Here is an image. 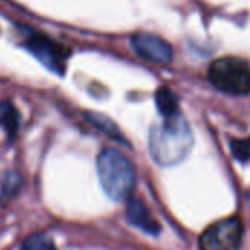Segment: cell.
I'll use <instances>...</instances> for the list:
<instances>
[{"mask_svg":"<svg viewBox=\"0 0 250 250\" xmlns=\"http://www.w3.org/2000/svg\"><path fill=\"white\" fill-rule=\"evenodd\" d=\"M230 149L233 157L240 163L250 161V138L245 139H231L230 141Z\"/></svg>","mask_w":250,"mask_h":250,"instance_id":"cell-13","label":"cell"},{"mask_svg":"<svg viewBox=\"0 0 250 250\" xmlns=\"http://www.w3.org/2000/svg\"><path fill=\"white\" fill-rule=\"evenodd\" d=\"M132 48L135 53L146 62L167 64L171 62L173 50L171 45L152 34H136L132 37Z\"/></svg>","mask_w":250,"mask_h":250,"instance_id":"cell-6","label":"cell"},{"mask_svg":"<svg viewBox=\"0 0 250 250\" xmlns=\"http://www.w3.org/2000/svg\"><path fill=\"white\" fill-rule=\"evenodd\" d=\"M211 83L231 95H246L250 92V66L239 57H221L211 63L208 70Z\"/></svg>","mask_w":250,"mask_h":250,"instance_id":"cell-3","label":"cell"},{"mask_svg":"<svg viewBox=\"0 0 250 250\" xmlns=\"http://www.w3.org/2000/svg\"><path fill=\"white\" fill-rule=\"evenodd\" d=\"M19 250H57V248L47 234L35 233L23 240Z\"/></svg>","mask_w":250,"mask_h":250,"instance_id":"cell-11","label":"cell"},{"mask_svg":"<svg viewBox=\"0 0 250 250\" xmlns=\"http://www.w3.org/2000/svg\"><path fill=\"white\" fill-rule=\"evenodd\" d=\"M126 218L136 229L145 231L151 236H158L161 233L160 223L154 218L148 207L139 198H129L126 205Z\"/></svg>","mask_w":250,"mask_h":250,"instance_id":"cell-7","label":"cell"},{"mask_svg":"<svg viewBox=\"0 0 250 250\" xmlns=\"http://www.w3.org/2000/svg\"><path fill=\"white\" fill-rule=\"evenodd\" d=\"M25 47L50 70L60 73V75L63 73L66 53L57 42H54L53 40L44 35L32 34L25 41Z\"/></svg>","mask_w":250,"mask_h":250,"instance_id":"cell-5","label":"cell"},{"mask_svg":"<svg viewBox=\"0 0 250 250\" xmlns=\"http://www.w3.org/2000/svg\"><path fill=\"white\" fill-rule=\"evenodd\" d=\"M243 231V223L239 217L220 220L202 233L201 250H240Z\"/></svg>","mask_w":250,"mask_h":250,"instance_id":"cell-4","label":"cell"},{"mask_svg":"<svg viewBox=\"0 0 250 250\" xmlns=\"http://www.w3.org/2000/svg\"><path fill=\"white\" fill-rule=\"evenodd\" d=\"M155 103H157V107L160 110V113L164 116V117H171L179 111V101H177V97L174 95V92L167 88V86H161L157 94H155Z\"/></svg>","mask_w":250,"mask_h":250,"instance_id":"cell-10","label":"cell"},{"mask_svg":"<svg viewBox=\"0 0 250 250\" xmlns=\"http://www.w3.org/2000/svg\"><path fill=\"white\" fill-rule=\"evenodd\" d=\"M21 185H22V179L18 173H13V171L7 173L1 182V198H6V199L13 198L18 193Z\"/></svg>","mask_w":250,"mask_h":250,"instance_id":"cell-12","label":"cell"},{"mask_svg":"<svg viewBox=\"0 0 250 250\" xmlns=\"http://www.w3.org/2000/svg\"><path fill=\"white\" fill-rule=\"evenodd\" d=\"M192 146L193 133L182 113L164 117L163 123L154 125L149 130V154L163 167L180 164L186 160Z\"/></svg>","mask_w":250,"mask_h":250,"instance_id":"cell-1","label":"cell"},{"mask_svg":"<svg viewBox=\"0 0 250 250\" xmlns=\"http://www.w3.org/2000/svg\"><path fill=\"white\" fill-rule=\"evenodd\" d=\"M97 173L105 195L116 202L130 198L136 174L132 163L117 149L105 148L97 157Z\"/></svg>","mask_w":250,"mask_h":250,"instance_id":"cell-2","label":"cell"},{"mask_svg":"<svg viewBox=\"0 0 250 250\" xmlns=\"http://www.w3.org/2000/svg\"><path fill=\"white\" fill-rule=\"evenodd\" d=\"M0 126L9 136H15L19 129V113L9 100L0 103Z\"/></svg>","mask_w":250,"mask_h":250,"instance_id":"cell-9","label":"cell"},{"mask_svg":"<svg viewBox=\"0 0 250 250\" xmlns=\"http://www.w3.org/2000/svg\"><path fill=\"white\" fill-rule=\"evenodd\" d=\"M85 117L97 130H100L105 136H108V138H111V139H114L117 142L127 144L125 136L122 135V132L119 130V127L116 126V123L111 119H108V117H105V116H103L100 113H86Z\"/></svg>","mask_w":250,"mask_h":250,"instance_id":"cell-8","label":"cell"}]
</instances>
